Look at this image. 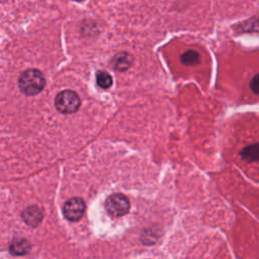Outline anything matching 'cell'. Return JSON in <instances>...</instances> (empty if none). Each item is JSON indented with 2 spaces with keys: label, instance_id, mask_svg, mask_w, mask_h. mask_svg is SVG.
<instances>
[{
  "label": "cell",
  "instance_id": "6da1fadb",
  "mask_svg": "<svg viewBox=\"0 0 259 259\" xmlns=\"http://www.w3.org/2000/svg\"><path fill=\"white\" fill-rule=\"evenodd\" d=\"M45 84L46 80L42 73L36 69L25 70L18 79L20 91L28 96L36 95L41 92Z\"/></svg>",
  "mask_w": 259,
  "mask_h": 259
},
{
  "label": "cell",
  "instance_id": "7a4b0ae2",
  "mask_svg": "<svg viewBox=\"0 0 259 259\" xmlns=\"http://www.w3.org/2000/svg\"><path fill=\"white\" fill-rule=\"evenodd\" d=\"M80 103L81 102L78 94L72 90H64L60 92L55 99L57 109L64 114L77 111L80 107Z\"/></svg>",
  "mask_w": 259,
  "mask_h": 259
},
{
  "label": "cell",
  "instance_id": "3957f363",
  "mask_svg": "<svg viewBox=\"0 0 259 259\" xmlns=\"http://www.w3.org/2000/svg\"><path fill=\"white\" fill-rule=\"evenodd\" d=\"M130 200L120 193L110 195L105 201V208L112 217H122L130 210Z\"/></svg>",
  "mask_w": 259,
  "mask_h": 259
},
{
  "label": "cell",
  "instance_id": "277c9868",
  "mask_svg": "<svg viewBox=\"0 0 259 259\" xmlns=\"http://www.w3.org/2000/svg\"><path fill=\"white\" fill-rule=\"evenodd\" d=\"M85 211V202L82 198L73 197L69 199L63 206V213L65 218L71 222L79 221Z\"/></svg>",
  "mask_w": 259,
  "mask_h": 259
},
{
  "label": "cell",
  "instance_id": "5b68a950",
  "mask_svg": "<svg viewBox=\"0 0 259 259\" xmlns=\"http://www.w3.org/2000/svg\"><path fill=\"white\" fill-rule=\"evenodd\" d=\"M42 218H44V214H42L41 209L35 205L28 206L22 212L23 221L31 227L38 226L40 224V222L42 221Z\"/></svg>",
  "mask_w": 259,
  "mask_h": 259
},
{
  "label": "cell",
  "instance_id": "8992f818",
  "mask_svg": "<svg viewBox=\"0 0 259 259\" xmlns=\"http://www.w3.org/2000/svg\"><path fill=\"white\" fill-rule=\"evenodd\" d=\"M240 155L243 160L250 163L259 161V143H254L246 146L241 150Z\"/></svg>",
  "mask_w": 259,
  "mask_h": 259
},
{
  "label": "cell",
  "instance_id": "52a82bcc",
  "mask_svg": "<svg viewBox=\"0 0 259 259\" xmlns=\"http://www.w3.org/2000/svg\"><path fill=\"white\" fill-rule=\"evenodd\" d=\"M30 249V244L25 239H15L10 244V252L14 255H24Z\"/></svg>",
  "mask_w": 259,
  "mask_h": 259
},
{
  "label": "cell",
  "instance_id": "ba28073f",
  "mask_svg": "<svg viewBox=\"0 0 259 259\" xmlns=\"http://www.w3.org/2000/svg\"><path fill=\"white\" fill-rule=\"evenodd\" d=\"M239 32H259V18L252 17L236 26Z\"/></svg>",
  "mask_w": 259,
  "mask_h": 259
},
{
  "label": "cell",
  "instance_id": "9c48e42d",
  "mask_svg": "<svg viewBox=\"0 0 259 259\" xmlns=\"http://www.w3.org/2000/svg\"><path fill=\"white\" fill-rule=\"evenodd\" d=\"M112 63H113V67L115 70L124 71L131 66L132 58L126 53H120L114 57Z\"/></svg>",
  "mask_w": 259,
  "mask_h": 259
},
{
  "label": "cell",
  "instance_id": "30bf717a",
  "mask_svg": "<svg viewBox=\"0 0 259 259\" xmlns=\"http://www.w3.org/2000/svg\"><path fill=\"white\" fill-rule=\"evenodd\" d=\"M200 61V56L196 51L188 50L181 55V62L184 65H196Z\"/></svg>",
  "mask_w": 259,
  "mask_h": 259
},
{
  "label": "cell",
  "instance_id": "8fae6325",
  "mask_svg": "<svg viewBox=\"0 0 259 259\" xmlns=\"http://www.w3.org/2000/svg\"><path fill=\"white\" fill-rule=\"evenodd\" d=\"M96 83L99 87L107 89L112 85V77L105 71H98L96 74Z\"/></svg>",
  "mask_w": 259,
  "mask_h": 259
},
{
  "label": "cell",
  "instance_id": "7c38bea8",
  "mask_svg": "<svg viewBox=\"0 0 259 259\" xmlns=\"http://www.w3.org/2000/svg\"><path fill=\"white\" fill-rule=\"evenodd\" d=\"M250 88L255 94H259V74L255 75L251 80Z\"/></svg>",
  "mask_w": 259,
  "mask_h": 259
},
{
  "label": "cell",
  "instance_id": "4fadbf2b",
  "mask_svg": "<svg viewBox=\"0 0 259 259\" xmlns=\"http://www.w3.org/2000/svg\"><path fill=\"white\" fill-rule=\"evenodd\" d=\"M75 1H83V0H75Z\"/></svg>",
  "mask_w": 259,
  "mask_h": 259
}]
</instances>
